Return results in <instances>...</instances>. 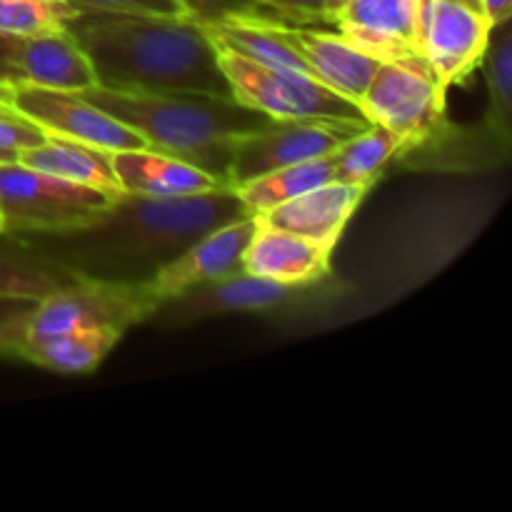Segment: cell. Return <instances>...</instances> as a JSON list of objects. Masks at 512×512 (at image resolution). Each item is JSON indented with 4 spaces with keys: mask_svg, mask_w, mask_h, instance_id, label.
<instances>
[{
    "mask_svg": "<svg viewBox=\"0 0 512 512\" xmlns=\"http://www.w3.org/2000/svg\"><path fill=\"white\" fill-rule=\"evenodd\" d=\"M18 160V150H0V163H13Z\"/></svg>",
    "mask_w": 512,
    "mask_h": 512,
    "instance_id": "d590c367",
    "label": "cell"
},
{
    "mask_svg": "<svg viewBox=\"0 0 512 512\" xmlns=\"http://www.w3.org/2000/svg\"><path fill=\"white\" fill-rule=\"evenodd\" d=\"M0 55L23 83L80 93L95 85L93 65L68 30L40 35H3Z\"/></svg>",
    "mask_w": 512,
    "mask_h": 512,
    "instance_id": "9a60e30c",
    "label": "cell"
},
{
    "mask_svg": "<svg viewBox=\"0 0 512 512\" xmlns=\"http://www.w3.org/2000/svg\"><path fill=\"white\" fill-rule=\"evenodd\" d=\"M368 190L370 185L333 180L303 195H295L275 208L255 213L253 218L263 228L285 230V233L300 235L310 243L333 250Z\"/></svg>",
    "mask_w": 512,
    "mask_h": 512,
    "instance_id": "5bb4252c",
    "label": "cell"
},
{
    "mask_svg": "<svg viewBox=\"0 0 512 512\" xmlns=\"http://www.w3.org/2000/svg\"><path fill=\"white\" fill-rule=\"evenodd\" d=\"M255 228H258V223H255L253 215H245V218L220 225V228L210 230L203 238L190 243L178 258L163 265L148 280L155 298L165 303V300L178 298L195 285L210 283V280L243 270L240 260H243V250L248 240L253 238Z\"/></svg>",
    "mask_w": 512,
    "mask_h": 512,
    "instance_id": "7c38bea8",
    "label": "cell"
},
{
    "mask_svg": "<svg viewBox=\"0 0 512 512\" xmlns=\"http://www.w3.org/2000/svg\"><path fill=\"white\" fill-rule=\"evenodd\" d=\"M18 163L28 168L43 170V173L58 175V178L73 180V183L90 185L103 193L120 195L118 178L113 170V153L103 148H95L90 143L63 138V135L45 133L43 143L25 148L18 153Z\"/></svg>",
    "mask_w": 512,
    "mask_h": 512,
    "instance_id": "ffe728a7",
    "label": "cell"
},
{
    "mask_svg": "<svg viewBox=\"0 0 512 512\" xmlns=\"http://www.w3.org/2000/svg\"><path fill=\"white\" fill-rule=\"evenodd\" d=\"M175 3L185 10V15H190V18L200 25L218 23V20L233 18V15H245V13L275 15L273 10L255 3V0H175ZM275 18H278V15H275Z\"/></svg>",
    "mask_w": 512,
    "mask_h": 512,
    "instance_id": "4316f807",
    "label": "cell"
},
{
    "mask_svg": "<svg viewBox=\"0 0 512 512\" xmlns=\"http://www.w3.org/2000/svg\"><path fill=\"white\" fill-rule=\"evenodd\" d=\"M485 83H488V125L505 150L512 148V33L510 20L493 25L485 48Z\"/></svg>",
    "mask_w": 512,
    "mask_h": 512,
    "instance_id": "cb8c5ba5",
    "label": "cell"
},
{
    "mask_svg": "<svg viewBox=\"0 0 512 512\" xmlns=\"http://www.w3.org/2000/svg\"><path fill=\"white\" fill-rule=\"evenodd\" d=\"M295 38H298L308 63L313 65L315 78L328 85V88H333L335 93L343 95V98L353 100L360 108V98H363L373 75L383 65V60L360 50L338 30L330 33V30L295 25Z\"/></svg>",
    "mask_w": 512,
    "mask_h": 512,
    "instance_id": "d6986e66",
    "label": "cell"
},
{
    "mask_svg": "<svg viewBox=\"0 0 512 512\" xmlns=\"http://www.w3.org/2000/svg\"><path fill=\"white\" fill-rule=\"evenodd\" d=\"M333 153L323 155V158L305 160V163L288 165V168L273 170L268 175L250 180V183L233 188L248 213H263V210L275 208V205L285 203V200L303 195L308 190L318 188V185L333 183Z\"/></svg>",
    "mask_w": 512,
    "mask_h": 512,
    "instance_id": "603a6c76",
    "label": "cell"
},
{
    "mask_svg": "<svg viewBox=\"0 0 512 512\" xmlns=\"http://www.w3.org/2000/svg\"><path fill=\"white\" fill-rule=\"evenodd\" d=\"M330 278V275H328ZM328 278L315 283L290 285L278 280L258 278L245 270L223 275L210 283L195 285L178 298L160 303L153 318L163 328H185L220 315H283L293 318L300 310H310L323 300L330 288H325Z\"/></svg>",
    "mask_w": 512,
    "mask_h": 512,
    "instance_id": "8992f818",
    "label": "cell"
},
{
    "mask_svg": "<svg viewBox=\"0 0 512 512\" xmlns=\"http://www.w3.org/2000/svg\"><path fill=\"white\" fill-rule=\"evenodd\" d=\"M255 3H260V5H265V0H255ZM265 8H268V5H265Z\"/></svg>",
    "mask_w": 512,
    "mask_h": 512,
    "instance_id": "f35d334b",
    "label": "cell"
},
{
    "mask_svg": "<svg viewBox=\"0 0 512 512\" xmlns=\"http://www.w3.org/2000/svg\"><path fill=\"white\" fill-rule=\"evenodd\" d=\"M220 70L228 78L233 98L273 120L300 118H360L363 110L310 75L253 63L238 53L218 48ZM370 123V120H368Z\"/></svg>",
    "mask_w": 512,
    "mask_h": 512,
    "instance_id": "ba28073f",
    "label": "cell"
},
{
    "mask_svg": "<svg viewBox=\"0 0 512 512\" xmlns=\"http://www.w3.org/2000/svg\"><path fill=\"white\" fill-rule=\"evenodd\" d=\"M488 15L475 13L453 0H425L423 30H420V55L438 70L443 83L458 85L483 63L488 48Z\"/></svg>",
    "mask_w": 512,
    "mask_h": 512,
    "instance_id": "8fae6325",
    "label": "cell"
},
{
    "mask_svg": "<svg viewBox=\"0 0 512 512\" xmlns=\"http://www.w3.org/2000/svg\"><path fill=\"white\" fill-rule=\"evenodd\" d=\"M70 270L45 258L20 233L0 230V298L43 300L75 280Z\"/></svg>",
    "mask_w": 512,
    "mask_h": 512,
    "instance_id": "44dd1931",
    "label": "cell"
},
{
    "mask_svg": "<svg viewBox=\"0 0 512 512\" xmlns=\"http://www.w3.org/2000/svg\"><path fill=\"white\" fill-rule=\"evenodd\" d=\"M453 3H460V5H465V8L475 10V13H483V15H485L483 0H453Z\"/></svg>",
    "mask_w": 512,
    "mask_h": 512,
    "instance_id": "e575fe53",
    "label": "cell"
},
{
    "mask_svg": "<svg viewBox=\"0 0 512 512\" xmlns=\"http://www.w3.org/2000/svg\"><path fill=\"white\" fill-rule=\"evenodd\" d=\"M200 28L208 33L215 48L238 53L253 63L268 65V68L293 70V73L315 78L313 65L308 63L298 38H295V25L285 23L275 15H233V18L218 20V23H205Z\"/></svg>",
    "mask_w": 512,
    "mask_h": 512,
    "instance_id": "2e32d148",
    "label": "cell"
},
{
    "mask_svg": "<svg viewBox=\"0 0 512 512\" xmlns=\"http://www.w3.org/2000/svg\"><path fill=\"white\" fill-rule=\"evenodd\" d=\"M113 170L123 193L148 198H185L225 188L205 170L153 148L118 150L113 153Z\"/></svg>",
    "mask_w": 512,
    "mask_h": 512,
    "instance_id": "ac0fdd59",
    "label": "cell"
},
{
    "mask_svg": "<svg viewBox=\"0 0 512 512\" xmlns=\"http://www.w3.org/2000/svg\"><path fill=\"white\" fill-rule=\"evenodd\" d=\"M15 83H20V75L5 63V58L0 55V103L10 105V98H13V88ZM13 108V105H10Z\"/></svg>",
    "mask_w": 512,
    "mask_h": 512,
    "instance_id": "1f68e13d",
    "label": "cell"
},
{
    "mask_svg": "<svg viewBox=\"0 0 512 512\" xmlns=\"http://www.w3.org/2000/svg\"><path fill=\"white\" fill-rule=\"evenodd\" d=\"M350 0H325V10H328V20H330V25H333V20H335V15L340 13V10L345 8V5H348Z\"/></svg>",
    "mask_w": 512,
    "mask_h": 512,
    "instance_id": "836d02e7",
    "label": "cell"
},
{
    "mask_svg": "<svg viewBox=\"0 0 512 512\" xmlns=\"http://www.w3.org/2000/svg\"><path fill=\"white\" fill-rule=\"evenodd\" d=\"M80 10L65 0H0V33L40 35L65 30Z\"/></svg>",
    "mask_w": 512,
    "mask_h": 512,
    "instance_id": "484cf974",
    "label": "cell"
},
{
    "mask_svg": "<svg viewBox=\"0 0 512 512\" xmlns=\"http://www.w3.org/2000/svg\"><path fill=\"white\" fill-rule=\"evenodd\" d=\"M425 0H350L333 25L350 43L385 60L420 55Z\"/></svg>",
    "mask_w": 512,
    "mask_h": 512,
    "instance_id": "4fadbf2b",
    "label": "cell"
},
{
    "mask_svg": "<svg viewBox=\"0 0 512 512\" xmlns=\"http://www.w3.org/2000/svg\"><path fill=\"white\" fill-rule=\"evenodd\" d=\"M448 85L423 55L385 60L360 98L365 120L405 135L410 145L445 123Z\"/></svg>",
    "mask_w": 512,
    "mask_h": 512,
    "instance_id": "52a82bcc",
    "label": "cell"
},
{
    "mask_svg": "<svg viewBox=\"0 0 512 512\" xmlns=\"http://www.w3.org/2000/svg\"><path fill=\"white\" fill-rule=\"evenodd\" d=\"M45 130L23 115H0V150H25L43 143Z\"/></svg>",
    "mask_w": 512,
    "mask_h": 512,
    "instance_id": "4dcf8cb0",
    "label": "cell"
},
{
    "mask_svg": "<svg viewBox=\"0 0 512 512\" xmlns=\"http://www.w3.org/2000/svg\"><path fill=\"white\" fill-rule=\"evenodd\" d=\"M10 105L15 113L43 128L45 133L90 143L95 148L110 150V153L148 148V143L133 128L115 120L113 115L100 110L80 93L43 88V85L20 80L15 83Z\"/></svg>",
    "mask_w": 512,
    "mask_h": 512,
    "instance_id": "30bf717a",
    "label": "cell"
},
{
    "mask_svg": "<svg viewBox=\"0 0 512 512\" xmlns=\"http://www.w3.org/2000/svg\"><path fill=\"white\" fill-rule=\"evenodd\" d=\"M65 30L93 65L100 88L233 98L218 48L190 15L80 10Z\"/></svg>",
    "mask_w": 512,
    "mask_h": 512,
    "instance_id": "7a4b0ae2",
    "label": "cell"
},
{
    "mask_svg": "<svg viewBox=\"0 0 512 512\" xmlns=\"http://www.w3.org/2000/svg\"><path fill=\"white\" fill-rule=\"evenodd\" d=\"M233 188L185 198L120 193L98 220L63 233H20L45 258L78 278L148 283L210 230L245 218Z\"/></svg>",
    "mask_w": 512,
    "mask_h": 512,
    "instance_id": "6da1fadb",
    "label": "cell"
},
{
    "mask_svg": "<svg viewBox=\"0 0 512 512\" xmlns=\"http://www.w3.org/2000/svg\"><path fill=\"white\" fill-rule=\"evenodd\" d=\"M115 120L133 128L148 148L185 160L230 188L233 148L273 118L235 98L200 93H120L90 85L80 90Z\"/></svg>",
    "mask_w": 512,
    "mask_h": 512,
    "instance_id": "3957f363",
    "label": "cell"
},
{
    "mask_svg": "<svg viewBox=\"0 0 512 512\" xmlns=\"http://www.w3.org/2000/svg\"><path fill=\"white\" fill-rule=\"evenodd\" d=\"M160 300L148 283L75 278L33 305L20 330V353L30 345L75 333H115L123 338L130 328L153 318Z\"/></svg>",
    "mask_w": 512,
    "mask_h": 512,
    "instance_id": "277c9868",
    "label": "cell"
},
{
    "mask_svg": "<svg viewBox=\"0 0 512 512\" xmlns=\"http://www.w3.org/2000/svg\"><path fill=\"white\" fill-rule=\"evenodd\" d=\"M410 140L395 130L370 123L363 133L353 135L348 143L333 153V173L338 183H360L373 188L375 180L393 158H400Z\"/></svg>",
    "mask_w": 512,
    "mask_h": 512,
    "instance_id": "7402d4cb",
    "label": "cell"
},
{
    "mask_svg": "<svg viewBox=\"0 0 512 512\" xmlns=\"http://www.w3.org/2000/svg\"><path fill=\"white\" fill-rule=\"evenodd\" d=\"M118 340L120 335L115 333L60 335V338L25 348L20 353V360L60 375H85L93 373L108 358V353L118 345Z\"/></svg>",
    "mask_w": 512,
    "mask_h": 512,
    "instance_id": "d4e9b609",
    "label": "cell"
},
{
    "mask_svg": "<svg viewBox=\"0 0 512 512\" xmlns=\"http://www.w3.org/2000/svg\"><path fill=\"white\" fill-rule=\"evenodd\" d=\"M330 255L333 250L310 243L300 235L258 225L253 238L245 245L240 265L245 273L258 275V278L303 285L323 280L333 273Z\"/></svg>",
    "mask_w": 512,
    "mask_h": 512,
    "instance_id": "e0dca14e",
    "label": "cell"
},
{
    "mask_svg": "<svg viewBox=\"0 0 512 512\" xmlns=\"http://www.w3.org/2000/svg\"><path fill=\"white\" fill-rule=\"evenodd\" d=\"M0 115H18V113H15V110H13V108H10V105L0 103Z\"/></svg>",
    "mask_w": 512,
    "mask_h": 512,
    "instance_id": "8d00e7d4",
    "label": "cell"
},
{
    "mask_svg": "<svg viewBox=\"0 0 512 512\" xmlns=\"http://www.w3.org/2000/svg\"><path fill=\"white\" fill-rule=\"evenodd\" d=\"M280 20L290 25H323L330 23L325 0H265Z\"/></svg>",
    "mask_w": 512,
    "mask_h": 512,
    "instance_id": "f546056e",
    "label": "cell"
},
{
    "mask_svg": "<svg viewBox=\"0 0 512 512\" xmlns=\"http://www.w3.org/2000/svg\"><path fill=\"white\" fill-rule=\"evenodd\" d=\"M483 10L493 25L505 23V20H510L512 0H483Z\"/></svg>",
    "mask_w": 512,
    "mask_h": 512,
    "instance_id": "d6a6232c",
    "label": "cell"
},
{
    "mask_svg": "<svg viewBox=\"0 0 512 512\" xmlns=\"http://www.w3.org/2000/svg\"><path fill=\"white\" fill-rule=\"evenodd\" d=\"M368 125V120L360 118L270 120L265 128L243 135L235 143L230 188L250 183L273 170L335 153Z\"/></svg>",
    "mask_w": 512,
    "mask_h": 512,
    "instance_id": "9c48e42d",
    "label": "cell"
},
{
    "mask_svg": "<svg viewBox=\"0 0 512 512\" xmlns=\"http://www.w3.org/2000/svg\"><path fill=\"white\" fill-rule=\"evenodd\" d=\"M33 305L35 300L0 298V358L18 360L20 330Z\"/></svg>",
    "mask_w": 512,
    "mask_h": 512,
    "instance_id": "83f0119b",
    "label": "cell"
},
{
    "mask_svg": "<svg viewBox=\"0 0 512 512\" xmlns=\"http://www.w3.org/2000/svg\"><path fill=\"white\" fill-rule=\"evenodd\" d=\"M118 195L18 163H0V215L10 233H63L98 220Z\"/></svg>",
    "mask_w": 512,
    "mask_h": 512,
    "instance_id": "5b68a950",
    "label": "cell"
},
{
    "mask_svg": "<svg viewBox=\"0 0 512 512\" xmlns=\"http://www.w3.org/2000/svg\"><path fill=\"white\" fill-rule=\"evenodd\" d=\"M5 228V223H3V215H0V230H3Z\"/></svg>",
    "mask_w": 512,
    "mask_h": 512,
    "instance_id": "74e56055",
    "label": "cell"
},
{
    "mask_svg": "<svg viewBox=\"0 0 512 512\" xmlns=\"http://www.w3.org/2000/svg\"><path fill=\"white\" fill-rule=\"evenodd\" d=\"M78 10H103V13H150L185 15L175 0H65Z\"/></svg>",
    "mask_w": 512,
    "mask_h": 512,
    "instance_id": "f1b7e54d",
    "label": "cell"
}]
</instances>
